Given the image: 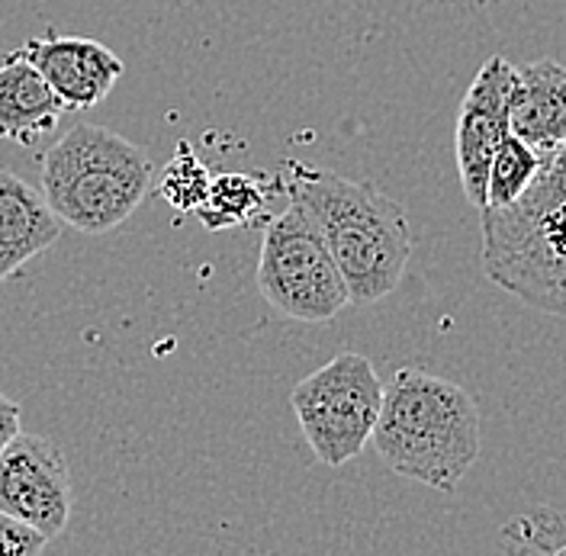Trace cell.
<instances>
[{
    "instance_id": "obj_1",
    "label": "cell",
    "mask_w": 566,
    "mask_h": 556,
    "mask_svg": "<svg viewBox=\"0 0 566 556\" xmlns=\"http://www.w3.org/2000/svg\"><path fill=\"white\" fill-rule=\"evenodd\" d=\"M281 187L316 219L348 296L357 306L380 303L406 274L412 258V225L406 209L374 183L313 168L290 158Z\"/></svg>"
},
{
    "instance_id": "obj_2",
    "label": "cell",
    "mask_w": 566,
    "mask_h": 556,
    "mask_svg": "<svg viewBox=\"0 0 566 556\" xmlns=\"http://www.w3.org/2000/svg\"><path fill=\"white\" fill-rule=\"evenodd\" d=\"M370 441L392 473L454 492L480 457V409L458 382L402 367L384 386Z\"/></svg>"
},
{
    "instance_id": "obj_3",
    "label": "cell",
    "mask_w": 566,
    "mask_h": 556,
    "mask_svg": "<svg viewBox=\"0 0 566 556\" xmlns=\"http://www.w3.org/2000/svg\"><path fill=\"white\" fill-rule=\"evenodd\" d=\"M151 187V165L136 141L77 123L42 158V197L52 212L84 235L119 229Z\"/></svg>"
},
{
    "instance_id": "obj_4",
    "label": "cell",
    "mask_w": 566,
    "mask_h": 556,
    "mask_svg": "<svg viewBox=\"0 0 566 556\" xmlns=\"http://www.w3.org/2000/svg\"><path fill=\"white\" fill-rule=\"evenodd\" d=\"M486 277L531 310L566 318V200L483 207Z\"/></svg>"
},
{
    "instance_id": "obj_5",
    "label": "cell",
    "mask_w": 566,
    "mask_h": 556,
    "mask_svg": "<svg viewBox=\"0 0 566 556\" xmlns=\"http://www.w3.org/2000/svg\"><path fill=\"white\" fill-rule=\"evenodd\" d=\"M258 290L286 318L322 325L352 306L345 277L318 232L316 219L290 200L264 229Z\"/></svg>"
},
{
    "instance_id": "obj_6",
    "label": "cell",
    "mask_w": 566,
    "mask_h": 556,
    "mask_svg": "<svg viewBox=\"0 0 566 556\" xmlns=\"http://www.w3.org/2000/svg\"><path fill=\"white\" fill-rule=\"evenodd\" d=\"M300 431L325 466H345L367 448L384 406V382L370 357L342 350L290 392Z\"/></svg>"
},
{
    "instance_id": "obj_7",
    "label": "cell",
    "mask_w": 566,
    "mask_h": 556,
    "mask_svg": "<svg viewBox=\"0 0 566 556\" xmlns=\"http://www.w3.org/2000/svg\"><path fill=\"white\" fill-rule=\"evenodd\" d=\"M71 473L59 444L42 434H17L0 451V512L59 537L71 518Z\"/></svg>"
},
{
    "instance_id": "obj_8",
    "label": "cell",
    "mask_w": 566,
    "mask_h": 556,
    "mask_svg": "<svg viewBox=\"0 0 566 556\" xmlns=\"http://www.w3.org/2000/svg\"><path fill=\"white\" fill-rule=\"evenodd\" d=\"M515 69L505 55H493L476 71L473 84L467 87L458 113L454 155H458L460 183L467 200L476 209L486 207V177L493 165L499 141L509 136V91Z\"/></svg>"
},
{
    "instance_id": "obj_9",
    "label": "cell",
    "mask_w": 566,
    "mask_h": 556,
    "mask_svg": "<svg viewBox=\"0 0 566 556\" xmlns=\"http://www.w3.org/2000/svg\"><path fill=\"white\" fill-rule=\"evenodd\" d=\"M17 52L33 62L49 87L62 97L65 109H91L104 104L123 77V59L87 35L27 39Z\"/></svg>"
},
{
    "instance_id": "obj_10",
    "label": "cell",
    "mask_w": 566,
    "mask_h": 556,
    "mask_svg": "<svg viewBox=\"0 0 566 556\" xmlns=\"http://www.w3.org/2000/svg\"><path fill=\"white\" fill-rule=\"evenodd\" d=\"M509 133L531 148L551 151L566 139V69L554 59H537L515 69L509 91Z\"/></svg>"
},
{
    "instance_id": "obj_11",
    "label": "cell",
    "mask_w": 566,
    "mask_h": 556,
    "mask_svg": "<svg viewBox=\"0 0 566 556\" xmlns=\"http://www.w3.org/2000/svg\"><path fill=\"white\" fill-rule=\"evenodd\" d=\"M65 222L45 203L42 190L13 171H0V283L35 254L62 239Z\"/></svg>"
},
{
    "instance_id": "obj_12",
    "label": "cell",
    "mask_w": 566,
    "mask_h": 556,
    "mask_svg": "<svg viewBox=\"0 0 566 556\" xmlns=\"http://www.w3.org/2000/svg\"><path fill=\"white\" fill-rule=\"evenodd\" d=\"M65 113L62 97L17 49L0 62V139L33 145L55 129Z\"/></svg>"
},
{
    "instance_id": "obj_13",
    "label": "cell",
    "mask_w": 566,
    "mask_h": 556,
    "mask_svg": "<svg viewBox=\"0 0 566 556\" xmlns=\"http://www.w3.org/2000/svg\"><path fill=\"white\" fill-rule=\"evenodd\" d=\"M281 187V180H268L261 175H242V171H226L216 175L210 183V193L193 216L210 229V232H226L235 225H248L254 216L264 212V203L271 193Z\"/></svg>"
},
{
    "instance_id": "obj_14",
    "label": "cell",
    "mask_w": 566,
    "mask_h": 556,
    "mask_svg": "<svg viewBox=\"0 0 566 556\" xmlns=\"http://www.w3.org/2000/svg\"><path fill=\"white\" fill-rule=\"evenodd\" d=\"M541 155L531 148L528 141H522L518 136H505L499 141L490 165V177H486V207H509L515 203L525 187H528L534 175H537Z\"/></svg>"
},
{
    "instance_id": "obj_15",
    "label": "cell",
    "mask_w": 566,
    "mask_h": 556,
    "mask_svg": "<svg viewBox=\"0 0 566 556\" xmlns=\"http://www.w3.org/2000/svg\"><path fill=\"white\" fill-rule=\"evenodd\" d=\"M210 183V168L197 158V151L190 148V141H177L175 158L165 165L161 180H158V190H161L165 203H171L180 212H193V209L207 200Z\"/></svg>"
},
{
    "instance_id": "obj_16",
    "label": "cell",
    "mask_w": 566,
    "mask_h": 556,
    "mask_svg": "<svg viewBox=\"0 0 566 556\" xmlns=\"http://www.w3.org/2000/svg\"><path fill=\"white\" fill-rule=\"evenodd\" d=\"M522 200H531V203H560V200H566V139L554 145L551 151H541L537 175L525 187Z\"/></svg>"
},
{
    "instance_id": "obj_17",
    "label": "cell",
    "mask_w": 566,
    "mask_h": 556,
    "mask_svg": "<svg viewBox=\"0 0 566 556\" xmlns=\"http://www.w3.org/2000/svg\"><path fill=\"white\" fill-rule=\"evenodd\" d=\"M45 544L49 537H42L35 527L0 512V556H35L45 550Z\"/></svg>"
},
{
    "instance_id": "obj_18",
    "label": "cell",
    "mask_w": 566,
    "mask_h": 556,
    "mask_svg": "<svg viewBox=\"0 0 566 556\" xmlns=\"http://www.w3.org/2000/svg\"><path fill=\"white\" fill-rule=\"evenodd\" d=\"M17 434H20V406L0 392V451H3L7 441H13Z\"/></svg>"
}]
</instances>
